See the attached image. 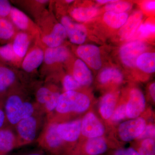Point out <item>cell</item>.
Masks as SVG:
<instances>
[{
    "instance_id": "cell-2",
    "label": "cell",
    "mask_w": 155,
    "mask_h": 155,
    "mask_svg": "<svg viewBox=\"0 0 155 155\" xmlns=\"http://www.w3.org/2000/svg\"><path fill=\"white\" fill-rule=\"evenodd\" d=\"M27 91L24 85L9 92L4 99V108L8 125L15 127L21 120L24 103L27 99Z\"/></svg>"
},
{
    "instance_id": "cell-25",
    "label": "cell",
    "mask_w": 155,
    "mask_h": 155,
    "mask_svg": "<svg viewBox=\"0 0 155 155\" xmlns=\"http://www.w3.org/2000/svg\"><path fill=\"white\" fill-rule=\"evenodd\" d=\"M18 31L8 17L0 18V44L11 42Z\"/></svg>"
},
{
    "instance_id": "cell-8",
    "label": "cell",
    "mask_w": 155,
    "mask_h": 155,
    "mask_svg": "<svg viewBox=\"0 0 155 155\" xmlns=\"http://www.w3.org/2000/svg\"><path fill=\"white\" fill-rule=\"evenodd\" d=\"M61 94L50 83L40 85L35 92L36 103L49 116L55 110Z\"/></svg>"
},
{
    "instance_id": "cell-5",
    "label": "cell",
    "mask_w": 155,
    "mask_h": 155,
    "mask_svg": "<svg viewBox=\"0 0 155 155\" xmlns=\"http://www.w3.org/2000/svg\"><path fill=\"white\" fill-rule=\"evenodd\" d=\"M39 113L22 119L15 126L19 147L31 143L38 137L43 122L41 114Z\"/></svg>"
},
{
    "instance_id": "cell-35",
    "label": "cell",
    "mask_w": 155,
    "mask_h": 155,
    "mask_svg": "<svg viewBox=\"0 0 155 155\" xmlns=\"http://www.w3.org/2000/svg\"><path fill=\"white\" fill-rule=\"evenodd\" d=\"M155 25L150 23L142 24L138 28V32L141 38H147L154 33Z\"/></svg>"
},
{
    "instance_id": "cell-36",
    "label": "cell",
    "mask_w": 155,
    "mask_h": 155,
    "mask_svg": "<svg viewBox=\"0 0 155 155\" xmlns=\"http://www.w3.org/2000/svg\"><path fill=\"white\" fill-rule=\"evenodd\" d=\"M155 127L154 125L152 124L147 125L145 127L142 133L137 137L138 140H143L147 139H152L155 138Z\"/></svg>"
},
{
    "instance_id": "cell-20",
    "label": "cell",
    "mask_w": 155,
    "mask_h": 155,
    "mask_svg": "<svg viewBox=\"0 0 155 155\" xmlns=\"http://www.w3.org/2000/svg\"><path fill=\"white\" fill-rule=\"evenodd\" d=\"M19 145L16 133L10 126L0 129V155H6Z\"/></svg>"
},
{
    "instance_id": "cell-4",
    "label": "cell",
    "mask_w": 155,
    "mask_h": 155,
    "mask_svg": "<svg viewBox=\"0 0 155 155\" xmlns=\"http://www.w3.org/2000/svg\"><path fill=\"white\" fill-rule=\"evenodd\" d=\"M90 104L89 98L84 94L77 91L64 92L60 95L54 111L59 115L83 113L88 109Z\"/></svg>"
},
{
    "instance_id": "cell-42",
    "label": "cell",
    "mask_w": 155,
    "mask_h": 155,
    "mask_svg": "<svg viewBox=\"0 0 155 155\" xmlns=\"http://www.w3.org/2000/svg\"><path fill=\"white\" fill-rule=\"evenodd\" d=\"M116 0H98L97 1V2L101 3V4H105L107 3H113L116 2Z\"/></svg>"
},
{
    "instance_id": "cell-39",
    "label": "cell",
    "mask_w": 155,
    "mask_h": 155,
    "mask_svg": "<svg viewBox=\"0 0 155 155\" xmlns=\"http://www.w3.org/2000/svg\"><path fill=\"white\" fill-rule=\"evenodd\" d=\"M144 7L146 10L147 11H153L155 8V1H150L145 4Z\"/></svg>"
},
{
    "instance_id": "cell-38",
    "label": "cell",
    "mask_w": 155,
    "mask_h": 155,
    "mask_svg": "<svg viewBox=\"0 0 155 155\" xmlns=\"http://www.w3.org/2000/svg\"><path fill=\"white\" fill-rule=\"evenodd\" d=\"M4 108V99L0 97V129L8 126Z\"/></svg>"
},
{
    "instance_id": "cell-18",
    "label": "cell",
    "mask_w": 155,
    "mask_h": 155,
    "mask_svg": "<svg viewBox=\"0 0 155 155\" xmlns=\"http://www.w3.org/2000/svg\"><path fill=\"white\" fill-rule=\"evenodd\" d=\"M76 54L81 60L93 69L98 70L101 67L100 49L96 46L92 45L79 46L76 49Z\"/></svg>"
},
{
    "instance_id": "cell-26",
    "label": "cell",
    "mask_w": 155,
    "mask_h": 155,
    "mask_svg": "<svg viewBox=\"0 0 155 155\" xmlns=\"http://www.w3.org/2000/svg\"><path fill=\"white\" fill-rule=\"evenodd\" d=\"M99 10L96 7H75L69 11V14L78 22H86L97 16Z\"/></svg>"
},
{
    "instance_id": "cell-44",
    "label": "cell",
    "mask_w": 155,
    "mask_h": 155,
    "mask_svg": "<svg viewBox=\"0 0 155 155\" xmlns=\"http://www.w3.org/2000/svg\"><path fill=\"white\" fill-rule=\"evenodd\" d=\"M21 155H44L42 153L40 152L39 151L32 152L27 153Z\"/></svg>"
},
{
    "instance_id": "cell-1",
    "label": "cell",
    "mask_w": 155,
    "mask_h": 155,
    "mask_svg": "<svg viewBox=\"0 0 155 155\" xmlns=\"http://www.w3.org/2000/svg\"><path fill=\"white\" fill-rule=\"evenodd\" d=\"M35 22L38 27L40 41L45 48H56L63 45L67 37V32L56 19L51 3Z\"/></svg>"
},
{
    "instance_id": "cell-41",
    "label": "cell",
    "mask_w": 155,
    "mask_h": 155,
    "mask_svg": "<svg viewBox=\"0 0 155 155\" xmlns=\"http://www.w3.org/2000/svg\"><path fill=\"white\" fill-rule=\"evenodd\" d=\"M149 91L150 94L154 101H155V84L154 82L150 86Z\"/></svg>"
},
{
    "instance_id": "cell-31",
    "label": "cell",
    "mask_w": 155,
    "mask_h": 155,
    "mask_svg": "<svg viewBox=\"0 0 155 155\" xmlns=\"http://www.w3.org/2000/svg\"><path fill=\"white\" fill-rule=\"evenodd\" d=\"M131 7V5L130 3L117 1L115 2L108 4L106 6L105 9L107 12L123 13L130 9Z\"/></svg>"
},
{
    "instance_id": "cell-9",
    "label": "cell",
    "mask_w": 155,
    "mask_h": 155,
    "mask_svg": "<svg viewBox=\"0 0 155 155\" xmlns=\"http://www.w3.org/2000/svg\"><path fill=\"white\" fill-rule=\"evenodd\" d=\"M45 49L39 40L34 42L21 63L20 69L24 74L27 76L35 74L43 62Z\"/></svg>"
},
{
    "instance_id": "cell-7",
    "label": "cell",
    "mask_w": 155,
    "mask_h": 155,
    "mask_svg": "<svg viewBox=\"0 0 155 155\" xmlns=\"http://www.w3.org/2000/svg\"><path fill=\"white\" fill-rule=\"evenodd\" d=\"M27 76L21 70L0 63V97L4 99L9 91L24 85V80Z\"/></svg>"
},
{
    "instance_id": "cell-12",
    "label": "cell",
    "mask_w": 155,
    "mask_h": 155,
    "mask_svg": "<svg viewBox=\"0 0 155 155\" xmlns=\"http://www.w3.org/2000/svg\"><path fill=\"white\" fill-rule=\"evenodd\" d=\"M64 26L67 37L72 43L81 45L85 41L87 31L84 25L73 21L70 17L63 15L59 22Z\"/></svg>"
},
{
    "instance_id": "cell-30",
    "label": "cell",
    "mask_w": 155,
    "mask_h": 155,
    "mask_svg": "<svg viewBox=\"0 0 155 155\" xmlns=\"http://www.w3.org/2000/svg\"><path fill=\"white\" fill-rule=\"evenodd\" d=\"M99 81L101 83L106 84L110 81L116 83H121L123 80V75L118 69L110 68L104 69L99 75Z\"/></svg>"
},
{
    "instance_id": "cell-23",
    "label": "cell",
    "mask_w": 155,
    "mask_h": 155,
    "mask_svg": "<svg viewBox=\"0 0 155 155\" xmlns=\"http://www.w3.org/2000/svg\"><path fill=\"white\" fill-rule=\"evenodd\" d=\"M22 60L15 54L12 43L0 46V63L17 69H20Z\"/></svg>"
},
{
    "instance_id": "cell-22",
    "label": "cell",
    "mask_w": 155,
    "mask_h": 155,
    "mask_svg": "<svg viewBox=\"0 0 155 155\" xmlns=\"http://www.w3.org/2000/svg\"><path fill=\"white\" fill-rule=\"evenodd\" d=\"M143 17L142 12L138 11L134 12L127 18L119 31V35L122 39H127L133 36L141 22Z\"/></svg>"
},
{
    "instance_id": "cell-14",
    "label": "cell",
    "mask_w": 155,
    "mask_h": 155,
    "mask_svg": "<svg viewBox=\"0 0 155 155\" xmlns=\"http://www.w3.org/2000/svg\"><path fill=\"white\" fill-rule=\"evenodd\" d=\"M105 131L104 126L92 112L85 115L81 120V134L88 138L100 137Z\"/></svg>"
},
{
    "instance_id": "cell-37",
    "label": "cell",
    "mask_w": 155,
    "mask_h": 155,
    "mask_svg": "<svg viewBox=\"0 0 155 155\" xmlns=\"http://www.w3.org/2000/svg\"><path fill=\"white\" fill-rule=\"evenodd\" d=\"M12 6L10 1L0 0V18L8 17Z\"/></svg>"
},
{
    "instance_id": "cell-34",
    "label": "cell",
    "mask_w": 155,
    "mask_h": 155,
    "mask_svg": "<svg viewBox=\"0 0 155 155\" xmlns=\"http://www.w3.org/2000/svg\"><path fill=\"white\" fill-rule=\"evenodd\" d=\"M126 117V104H123L115 109L110 119L112 122L116 123L125 119Z\"/></svg>"
},
{
    "instance_id": "cell-13",
    "label": "cell",
    "mask_w": 155,
    "mask_h": 155,
    "mask_svg": "<svg viewBox=\"0 0 155 155\" xmlns=\"http://www.w3.org/2000/svg\"><path fill=\"white\" fill-rule=\"evenodd\" d=\"M146 48V45L143 42L135 41L128 43L120 49V58L123 64L127 67H135L137 58L144 53Z\"/></svg>"
},
{
    "instance_id": "cell-27",
    "label": "cell",
    "mask_w": 155,
    "mask_h": 155,
    "mask_svg": "<svg viewBox=\"0 0 155 155\" xmlns=\"http://www.w3.org/2000/svg\"><path fill=\"white\" fill-rule=\"evenodd\" d=\"M116 96L113 94H107L102 98L100 102V112L104 119L111 118L116 109Z\"/></svg>"
},
{
    "instance_id": "cell-16",
    "label": "cell",
    "mask_w": 155,
    "mask_h": 155,
    "mask_svg": "<svg viewBox=\"0 0 155 155\" xmlns=\"http://www.w3.org/2000/svg\"><path fill=\"white\" fill-rule=\"evenodd\" d=\"M81 119L58 123L57 132L65 143H73L81 134Z\"/></svg>"
},
{
    "instance_id": "cell-40",
    "label": "cell",
    "mask_w": 155,
    "mask_h": 155,
    "mask_svg": "<svg viewBox=\"0 0 155 155\" xmlns=\"http://www.w3.org/2000/svg\"><path fill=\"white\" fill-rule=\"evenodd\" d=\"M124 155H140L137 150L132 147H129L124 150Z\"/></svg>"
},
{
    "instance_id": "cell-43",
    "label": "cell",
    "mask_w": 155,
    "mask_h": 155,
    "mask_svg": "<svg viewBox=\"0 0 155 155\" xmlns=\"http://www.w3.org/2000/svg\"><path fill=\"white\" fill-rule=\"evenodd\" d=\"M124 150H125L123 149H119L116 151L114 153V155H124Z\"/></svg>"
},
{
    "instance_id": "cell-15",
    "label": "cell",
    "mask_w": 155,
    "mask_h": 155,
    "mask_svg": "<svg viewBox=\"0 0 155 155\" xmlns=\"http://www.w3.org/2000/svg\"><path fill=\"white\" fill-rule=\"evenodd\" d=\"M145 107L146 100L143 93L138 89H132L126 104L127 117L130 119L138 118L144 111Z\"/></svg>"
},
{
    "instance_id": "cell-17",
    "label": "cell",
    "mask_w": 155,
    "mask_h": 155,
    "mask_svg": "<svg viewBox=\"0 0 155 155\" xmlns=\"http://www.w3.org/2000/svg\"><path fill=\"white\" fill-rule=\"evenodd\" d=\"M49 0H19L11 1V2L20 8L21 11L29 15L35 20L38 18L49 6Z\"/></svg>"
},
{
    "instance_id": "cell-11",
    "label": "cell",
    "mask_w": 155,
    "mask_h": 155,
    "mask_svg": "<svg viewBox=\"0 0 155 155\" xmlns=\"http://www.w3.org/2000/svg\"><path fill=\"white\" fill-rule=\"evenodd\" d=\"M146 125L145 120L142 117L125 121L119 126V137L125 142L132 141L141 134Z\"/></svg>"
},
{
    "instance_id": "cell-29",
    "label": "cell",
    "mask_w": 155,
    "mask_h": 155,
    "mask_svg": "<svg viewBox=\"0 0 155 155\" xmlns=\"http://www.w3.org/2000/svg\"><path fill=\"white\" fill-rule=\"evenodd\" d=\"M128 18L126 13H116L107 12L104 16V20L106 24L114 28H121Z\"/></svg>"
},
{
    "instance_id": "cell-10",
    "label": "cell",
    "mask_w": 155,
    "mask_h": 155,
    "mask_svg": "<svg viewBox=\"0 0 155 155\" xmlns=\"http://www.w3.org/2000/svg\"><path fill=\"white\" fill-rule=\"evenodd\" d=\"M8 17L18 31L26 32L39 40V32L36 23L23 11L13 6Z\"/></svg>"
},
{
    "instance_id": "cell-21",
    "label": "cell",
    "mask_w": 155,
    "mask_h": 155,
    "mask_svg": "<svg viewBox=\"0 0 155 155\" xmlns=\"http://www.w3.org/2000/svg\"><path fill=\"white\" fill-rule=\"evenodd\" d=\"M71 75L81 86L89 85L92 81V75L90 70L81 59H77L74 62Z\"/></svg>"
},
{
    "instance_id": "cell-3",
    "label": "cell",
    "mask_w": 155,
    "mask_h": 155,
    "mask_svg": "<svg viewBox=\"0 0 155 155\" xmlns=\"http://www.w3.org/2000/svg\"><path fill=\"white\" fill-rule=\"evenodd\" d=\"M58 122L48 120L38 138V144L43 149L54 155H71L66 143L57 132Z\"/></svg>"
},
{
    "instance_id": "cell-33",
    "label": "cell",
    "mask_w": 155,
    "mask_h": 155,
    "mask_svg": "<svg viewBox=\"0 0 155 155\" xmlns=\"http://www.w3.org/2000/svg\"><path fill=\"white\" fill-rule=\"evenodd\" d=\"M62 84L64 92L76 91L81 86L71 74H68L63 78Z\"/></svg>"
},
{
    "instance_id": "cell-19",
    "label": "cell",
    "mask_w": 155,
    "mask_h": 155,
    "mask_svg": "<svg viewBox=\"0 0 155 155\" xmlns=\"http://www.w3.org/2000/svg\"><path fill=\"white\" fill-rule=\"evenodd\" d=\"M37 40L38 39L29 34L18 31L11 42L15 54L22 61L31 47Z\"/></svg>"
},
{
    "instance_id": "cell-32",
    "label": "cell",
    "mask_w": 155,
    "mask_h": 155,
    "mask_svg": "<svg viewBox=\"0 0 155 155\" xmlns=\"http://www.w3.org/2000/svg\"><path fill=\"white\" fill-rule=\"evenodd\" d=\"M137 151L140 155H155L154 140L152 139L143 140Z\"/></svg>"
},
{
    "instance_id": "cell-24",
    "label": "cell",
    "mask_w": 155,
    "mask_h": 155,
    "mask_svg": "<svg viewBox=\"0 0 155 155\" xmlns=\"http://www.w3.org/2000/svg\"><path fill=\"white\" fill-rule=\"evenodd\" d=\"M107 144L102 137L89 138L83 149L84 155H100L107 151Z\"/></svg>"
},
{
    "instance_id": "cell-28",
    "label": "cell",
    "mask_w": 155,
    "mask_h": 155,
    "mask_svg": "<svg viewBox=\"0 0 155 155\" xmlns=\"http://www.w3.org/2000/svg\"><path fill=\"white\" fill-rule=\"evenodd\" d=\"M136 67L146 73H151L155 71L154 53H144L137 58Z\"/></svg>"
},
{
    "instance_id": "cell-6",
    "label": "cell",
    "mask_w": 155,
    "mask_h": 155,
    "mask_svg": "<svg viewBox=\"0 0 155 155\" xmlns=\"http://www.w3.org/2000/svg\"><path fill=\"white\" fill-rule=\"evenodd\" d=\"M70 55L68 48L63 45L56 48H45L44 59L41 66V75L48 77L57 66L69 60Z\"/></svg>"
}]
</instances>
